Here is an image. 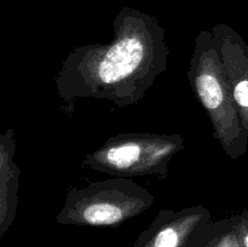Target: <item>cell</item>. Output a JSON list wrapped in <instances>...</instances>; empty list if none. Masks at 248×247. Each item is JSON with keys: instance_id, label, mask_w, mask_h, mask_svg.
Segmentation results:
<instances>
[{"instance_id": "52a82bcc", "label": "cell", "mask_w": 248, "mask_h": 247, "mask_svg": "<svg viewBox=\"0 0 248 247\" xmlns=\"http://www.w3.org/2000/svg\"><path fill=\"white\" fill-rule=\"evenodd\" d=\"M16 140L14 128L0 136V239L11 228L19 202V171L15 162Z\"/></svg>"}, {"instance_id": "30bf717a", "label": "cell", "mask_w": 248, "mask_h": 247, "mask_svg": "<svg viewBox=\"0 0 248 247\" xmlns=\"http://www.w3.org/2000/svg\"><path fill=\"white\" fill-rule=\"evenodd\" d=\"M212 240H213V237H212ZM212 240H211V241L208 242V244L206 245V246H203V247H212Z\"/></svg>"}, {"instance_id": "3957f363", "label": "cell", "mask_w": 248, "mask_h": 247, "mask_svg": "<svg viewBox=\"0 0 248 247\" xmlns=\"http://www.w3.org/2000/svg\"><path fill=\"white\" fill-rule=\"evenodd\" d=\"M155 196L130 178L111 177L69 188L56 216L61 225L119 227L149 210Z\"/></svg>"}, {"instance_id": "6da1fadb", "label": "cell", "mask_w": 248, "mask_h": 247, "mask_svg": "<svg viewBox=\"0 0 248 247\" xmlns=\"http://www.w3.org/2000/svg\"><path fill=\"white\" fill-rule=\"evenodd\" d=\"M165 29L152 16L121 10L108 43L70 51L55 77L56 94L67 115L78 99L108 101L116 107L138 103L167 68Z\"/></svg>"}, {"instance_id": "7a4b0ae2", "label": "cell", "mask_w": 248, "mask_h": 247, "mask_svg": "<svg viewBox=\"0 0 248 247\" xmlns=\"http://www.w3.org/2000/svg\"><path fill=\"white\" fill-rule=\"evenodd\" d=\"M188 79L194 96L210 119L213 137L228 156L232 159L241 156L247 136L242 128L212 31H202L195 38Z\"/></svg>"}, {"instance_id": "277c9868", "label": "cell", "mask_w": 248, "mask_h": 247, "mask_svg": "<svg viewBox=\"0 0 248 247\" xmlns=\"http://www.w3.org/2000/svg\"><path fill=\"white\" fill-rule=\"evenodd\" d=\"M183 148L181 133H120L87 154L81 166L110 177L153 176L162 181L169 174L171 161Z\"/></svg>"}, {"instance_id": "5b68a950", "label": "cell", "mask_w": 248, "mask_h": 247, "mask_svg": "<svg viewBox=\"0 0 248 247\" xmlns=\"http://www.w3.org/2000/svg\"><path fill=\"white\" fill-rule=\"evenodd\" d=\"M215 222L202 205L161 210L132 247H203L215 236Z\"/></svg>"}, {"instance_id": "9c48e42d", "label": "cell", "mask_w": 248, "mask_h": 247, "mask_svg": "<svg viewBox=\"0 0 248 247\" xmlns=\"http://www.w3.org/2000/svg\"><path fill=\"white\" fill-rule=\"evenodd\" d=\"M236 229L240 247H248V212L230 218Z\"/></svg>"}, {"instance_id": "ba28073f", "label": "cell", "mask_w": 248, "mask_h": 247, "mask_svg": "<svg viewBox=\"0 0 248 247\" xmlns=\"http://www.w3.org/2000/svg\"><path fill=\"white\" fill-rule=\"evenodd\" d=\"M212 247H240L236 229L230 218L215 222Z\"/></svg>"}, {"instance_id": "8992f818", "label": "cell", "mask_w": 248, "mask_h": 247, "mask_svg": "<svg viewBox=\"0 0 248 247\" xmlns=\"http://www.w3.org/2000/svg\"><path fill=\"white\" fill-rule=\"evenodd\" d=\"M213 40L225 70L228 84L241 120L245 135L248 136V50L241 36L227 24L212 28Z\"/></svg>"}]
</instances>
